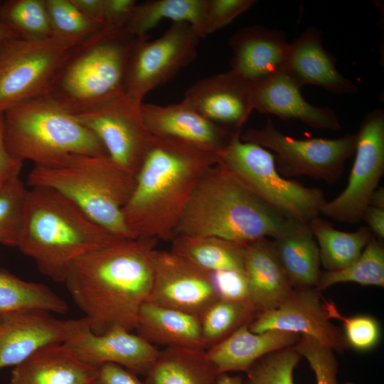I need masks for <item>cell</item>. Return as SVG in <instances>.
I'll return each mask as SVG.
<instances>
[{
	"mask_svg": "<svg viewBox=\"0 0 384 384\" xmlns=\"http://www.w3.org/2000/svg\"><path fill=\"white\" fill-rule=\"evenodd\" d=\"M154 239H118L78 257L65 283L97 335L135 329L152 285Z\"/></svg>",
	"mask_w": 384,
	"mask_h": 384,
	"instance_id": "obj_1",
	"label": "cell"
},
{
	"mask_svg": "<svg viewBox=\"0 0 384 384\" xmlns=\"http://www.w3.org/2000/svg\"><path fill=\"white\" fill-rule=\"evenodd\" d=\"M218 161L215 153L152 136L123 209L134 238L173 240L196 186Z\"/></svg>",
	"mask_w": 384,
	"mask_h": 384,
	"instance_id": "obj_2",
	"label": "cell"
},
{
	"mask_svg": "<svg viewBox=\"0 0 384 384\" xmlns=\"http://www.w3.org/2000/svg\"><path fill=\"white\" fill-rule=\"evenodd\" d=\"M118 239L58 191L28 188L17 247L52 280L63 283L75 260Z\"/></svg>",
	"mask_w": 384,
	"mask_h": 384,
	"instance_id": "obj_3",
	"label": "cell"
},
{
	"mask_svg": "<svg viewBox=\"0 0 384 384\" xmlns=\"http://www.w3.org/2000/svg\"><path fill=\"white\" fill-rule=\"evenodd\" d=\"M137 38L124 28H102L78 42L67 53L43 97L78 115L124 95Z\"/></svg>",
	"mask_w": 384,
	"mask_h": 384,
	"instance_id": "obj_4",
	"label": "cell"
},
{
	"mask_svg": "<svg viewBox=\"0 0 384 384\" xmlns=\"http://www.w3.org/2000/svg\"><path fill=\"white\" fill-rule=\"evenodd\" d=\"M285 220L252 194L218 160L196 186L174 237L210 235L248 243L274 238Z\"/></svg>",
	"mask_w": 384,
	"mask_h": 384,
	"instance_id": "obj_5",
	"label": "cell"
},
{
	"mask_svg": "<svg viewBox=\"0 0 384 384\" xmlns=\"http://www.w3.org/2000/svg\"><path fill=\"white\" fill-rule=\"evenodd\" d=\"M27 183L61 193L116 238L134 239L124 223L123 209L133 192L135 176L107 155H73L55 167L34 166Z\"/></svg>",
	"mask_w": 384,
	"mask_h": 384,
	"instance_id": "obj_6",
	"label": "cell"
},
{
	"mask_svg": "<svg viewBox=\"0 0 384 384\" xmlns=\"http://www.w3.org/2000/svg\"><path fill=\"white\" fill-rule=\"evenodd\" d=\"M2 116L8 150L35 167H55L73 155H107L88 128L44 97L19 103Z\"/></svg>",
	"mask_w": 384,
	"mask_h": 384,
	"instance_id": "obj_7",
	"label": "cell"
},
{
	"mask_svg": "<svg viewBox=\"0 0 384 384\" xmlns=\"http://www.w3.org/2000/svg\"><path fill=\"white\" fill-rule=\"evenodd\" d=\"M235 134L216 155L258 199L287 220L309 223L326 201L323 191L282 176L269 150Z\"/></svg>",
	"mask_w": 384,
	"mask_h": 384,
	"instance_id": "obj_8",
	"label": "cell"
},
{
	"mask_svg": "<svg viewBox=\"0 0 384 384\" xmlns=\"http://www.w3.org/2000/svg\"><path fill=\"white\" fill-rule=\"evenodd\" d=\"M78 42L55 34L43 40L18 37L3 42L0 114L19 103L43 97L67 53Z\"/></svg>",
	"mask_w": 384,
	"mask_h": 384,
	"instance_id": "obj_9",
	"label": "cell"
},
{
	"mask_svg": "<svg viewBox=\"0 0 384 384\" xmlns=\"http://www.w3.org/2000/svg\"><path fill=\"white\" fill-rule=\"evenodd\" d=\"M240 139L274 152L280 174L306 176L328 183L341 176L356 144V134L335 139L294 138L279 131L269 118L262 128L249 129L240 134Z\"/></svg>",
	"mask_w": 384,
	"mask_h": 384,
	"instance_id": "obj_10",
	"label": "cell"
},
{
	"mask_svg": "<svg viewBox=\"0 0 384 384\" xmlns=\"http://www.w3.org/2000/svg\"><path fill=\"white\" fill-rule=\"evenodd\" d=\"M201 37L186 22L172 23L159 38H137L129 59L125 96L142 104L152 90L167 82L197 56Z\"/></svg>",
	"mask_w": 384,
	"mask_h": 384,
	"instance_id": "obj_11",
	"label": "cell"
},
{
	"mask_svg": "<svg viewBox=\"0 0 384 384\" xmlns=\"http://www.w3.org/2000/svg\"><path fill=\"white\" fill-rule=\"evenodd\" d=\"M356 134L355 159L348 183L335 198L326 201L321 213L338 222L362 220L384 172V112L375 109L363 118Z\"/></svg>",
	"mask_w": 384,
	"mask_h": 384,
	"instance_id": "obj_12",
	"label": "cell"
},
{
	"mask_svg": "<svg viewBox=\"0 0 384 384\" xmlns=\"http://www.w3.org/2000/svg\"><path fill=\"white\" fill-rule=\"evenodd\" d=\"M141 106L124 95L98 109L74 115L99 139L107 156L135 177L152 137Z\"/></svg>",
	"mask_w": 384,
	"mask_h": 384,
	"instance_id": "obj_13",
	"label": "cell"
},
{
	"mask_svg": "<svg viewBox=\"0 0 384 384\" xmlns=\"http://www.w3.org/2000/svg\"><path fill=\"white\" fill-rule=\"evenodd\" d=\"M152 285L147 302L198 319L219 298L212 272L173 252L154 249Z\"/></svg>",
	"mask_w": 384,
	"mask_h": 384,
	"instance_id": "obj_14",
	"label": "cell"
},
{
	"mask_svg": "<svg viewBox=\"0 0 384 384\" xmlns=\"http://www.w3.org/2000/svg\"><path fill=\"white\" fill-rule=\"evenodd\" d=\"M90 328L85 318L59 319L51 312L24 309L0 315V370L15 367L41 347L65 343Z\"/></svg>",
	"mask_w": 384,
	"mask_h": 384,
	"instance_id": "obj_15",
	"label": "cell"
},
{
	"mask_svg": "<svg viewBox=\"0 0 384 384\" xmlns=\"http://www.w3.org/2000/svg\"><path fill=\"white\" fill-rule=\"evenodd\" d=\"M254 333L280 330L311 336L336 352L348 348L343 331L329 318L320 291L295 288L277 308L256 314L249 324Z\"/></svg>",
	"mask_w": 384,
	"mask_h": 384,
	"instance_id": "obj_16",
	"label": "cell"
},
{
	"mask_svg": "<svg viewBox=\"0 0 384 384\" xmlns=\"http://www.w3.org/2000/svg\"><path fill=\"white\" fill-rule=\"evenodd\" d=\"M252 83L230 70L201 79L183 101L212 122L241 132L253 111Z\"/></svg>",
	"mask_w": 384,
	"mask_h": 384,
	"instance_id": "obj_17",
	"label": "cell"
},
{
	"mask_svg": "<svg viewBox=\"0 0 384 384\" xmlns=\"http://www.w3.org/2000/svg\"><path fill=\"white\" fill-rule=\"evenodd\" d=\"M63 343L72 355L87 365L96 368L104 363H114L144 376L159 352L139 335L122 328L100 335L87 328Z\"/></svg>",
	"mask_w": 384,
	"mask_h": 384,
	"instance_id": "obj_18",
	"label": "cell"
},
{
	"mask_svg": "<svg viewBox=\"0 0 384 384\" xmlns=\"http://www.w3.org/2000/svg\"><path fill=\"white\" fill-rule=\"evenodd\" d=\"M141 112L152 136L178 140L215 154L241 132L212 122L183 100L167 105L143 102Z\"/></svg>",
	"mask_w": 384,
	"mask_h": 384,
	"instance_id": "obj_19",
	"label": "cell"
},
{
	"mask_svg": "<svg viewBox=\"0 0 384 384\" xmlns=\"http://www.w3.org/2000/svg\"><path fill=\"white\" fill-rule=\"evenodd\" d=\"M301 89L284 72L252 83L253 110L283 119H299L315 129L339 130L341 124L334 110L310 104L302 96Z\"/></svg>",
	"mask_w": 384,
	"mask_h": 384,
	"instance_id": "obj_20",
	"label": "cell"
},
{
	"mask_svg": "<svg viewBox=\"0 0 384 384\" xmlns=\"http://www.w3.org/2000/svg\"><path fill=\"white\" fill-rule=\"evenodd\" d=\"M289 43L283 31L246 26L229 40L231 70L255 83L283 72Z\"/></svg>",
	"mask_w": 384,
	"mask_h": 384,
	"instance_id": "obj_21",
	"label": "cell"
},
{
	"mask_svg": "<svg viewBox=\"0 0 384 384\" xmlns=\"http://www.w3.org/2000/svg\"><path fill=\"white\" fill-rule=\"evenodd\" d=\"M332 54L322 44L320 31L309 27L289 43L283 72L302 87L312 85L335 94H355L356 85L343 76Z\"/></svg>",
	"mask_w": 384,
	"mask_h": 384,
	"instance_id": "obj_22",
	"label": "cell"
},
{
	"mask_svg": "<svg viewBox=\"0 0 384 384\" xmlns=\"http://www.w3.org/2000/svg\"><path fill=\"white\" fill-rule=\"evenodd\" d=\"M300 337L298 334L280 330L254 333L247 324L206 352L218 374L246 373L261 358L293 346Z\"/></svg>",
	"mask_w": 384,
	"mask_h": 384,
	"instance_id": "obj_23",
	"label": "cell"
},
{
	"mask_svg": "<svg viewBox=\"0 0 384 384\" xmlns=\"http://www.w3.org/2000/svg\"><path fill=\"white\" fill-rule=\"evenodd\" d=\"M244 273L257 314L279 306L294 289L267 238L247 243Z\"/></svg>",
	"mask_w": 384,
	"mask_h": 384,
	"instance_id": "obj_24",
	"label": "cell"
},
{
	"mask_svg": "<svg viewBox=\"0 0 384 384\" xmlns=\"http://www.w3.org/2000/svg\"><path fill=\"white\" fill-rule=\"evenodd\" d=\"M96 368L76 358L63 343L44 346L11 371V384H94Z\"/></svg>",
	"mask_w": 384,
	"mask_h": 384,
	"instance_id": "obj_25",
	"label": "cell"
},
{
	"mask_svg": "<svg viewBox=\"0 0 384 384\" xmlns=\"http://www.w3.org/2000/svg\"><path fill=\"white\" fill-rule=\"evenodd\" d=\"M272 241L293 288H316L321 273V261L309 223L286 219Z\"/></svg>",
	"mask_w": 384,
	"mask_h": 384,
	"instance_id": "obj_26",
	"label": "cell"
},
{
	"mask_svg": "<svg viewBox=\"0 0 384 384\" xmlns=\"http://www.w3.org/2000/svg\"><path fill=\"white\" fill-rule=\"evenodd\" d=\"M135 330L153 345L205 350L199 319L178 310L146 302L139 312Z\"/></svg>",
	"mask_w": 384,
	"mask_h": 384,
	"instance_id": "obj_27",
	"label": "cell"
},
{
	"mask_svg": "<svg viewBox=\"0 0 384 384\" xmlns=\"http://www.w3.org/2000/svg\"><path fill=\"white\" fill-rule=\"evenodd\" d=\"M218 370L206 350L169 346L159 351L145 384H214Z\"/></svg>",
	"mask_w": 384,
	"mask_h": 384,
	"instance_id": "obj_28",
	"label": "cell"
},
{
	"mask_svg": "<svg viewBox=\"0 0 384 384\" xmlns=\"http://www.w3.org/2000/svg\"><path fill=\"white\" fill-rule=\"evenodd\" d=\"M171 251L210 272H244L247 243L210 235H178Z\"/></svg>",
	"mask_w": 384,
	"mask_h": 384,
	"instance_id": "obj_29",
	"label": "cell"
},
{
	"mask_svg": "<svg viewBox=\"0 0 384 384\" xmlns=\"http://www.w3.org/2000/svg\"><path fill=\"white\" fill-rule=\"evenodd\" d=\"M207 0H156L137 4L124 30L136 38L147 33L163 20L191 24L201 38Z\"/></svg>",
	"mask_w": 384,
	"mask_h": 384,
	"instance_id": "obj_30",
	"label": "cell"
},
{
	"mask_svg": "<svg viewBox=\"0 0 384 384\" xmlns=\"http://www.w3.org/2000/svg\"><path fill=\"white\" fill-rule=\"evenodd\" d=\"M309 225L319 247L321 264L326 271H338L351 265L373 236L367 226L355 232H343L319 217Z\"/></svg>",
	"mask_w": 384,
	"mask_h": 384,
	"instance_id": "obj_31",
	"label": "cell"
},
{
	"mask_svg": "<svg viewBox=\"0 0 384 384\" xmlns=\"http://www.w3.org/2000/svg\"><path fill=\"white\" fill-rule=\"evenodd\" d=\"M66 302L41 283L25 281L0 268V315L24 309L64 314Z\"/></svg>",
	"mask_w": 384,
	"mask_h": 384,
	"instance_id": "obj_32",
	"label": "cell"
},
{
	"mask_svg": "<svg viewBox=\"0 0 384 384\" xmlns=\"http://www.w3.org/2000/svg\"><path fill=\"white\" fill-rule=\"evenodd\" d=\"M257 312L250 302L218 299L199 318L205 350L250 324Z\"/></svg>",
	"mask_w": 384,
	"mask_h": 384,
	"instance_id": "obj_33",
	"label": "cell"
},
{
	"mask_svg": "<svg viewBox=\"0 0 384 384\" xmlns=\"http://www.w3.org/2000/svg\"><path fill=\"white\" fill-rule=\"evenodd\" d=\"M361 285L384 286V245L383 241L372 237L359 257L347 267L338 271L321 273L316 288L319 291L342 282Z\"/></svg>",
	"mask_w": 384,
	"mask_h": 384,
	"instance_id": "obj_34",
	"label": "cell"
},
{
	"mask_svg": "<svg viewBox=\"0 0 384 384\" xmlns=\"http://www.w3.org/2000/svg\"><path fill=\"white\" fill-rule=\"evenodd\" d=\"M0 20L23 39L43 40L55 35L45 0L1 1Z\"/></svg>",
	"mask_w": 384,
	"mask_h": 384,
	"instance_id": "obj_35",
	"label": "cell"
},
{
	"mask_svg": "<svg viewBox=\"0 0 384 384\" xmlns=\"http://www.w3.org/2000/svg\"><path fill=\"white\" fill-rule=\"evenodd\" d=\"M28 190L20 178L0 186V244L17 247L21 234Z\"/></svg>",
	"mask_w": 384,
	"mask_h": 384,
	"instance_id": "obj_36",
	"label": "cell"
},
{
	"mask_svg": "<svg viewBox=\"0 0 384 384\" xmlns=\"http://www.w3.org/2000/svg\"><path fill=\"white\" fill-rule=\"evenodd\" d=\"M301 358L292 347L266 355L245 373L242 384H294L293 374Z\"/></svg>",
	"mask_w": 384,
	"mask_h": 384,
	"instance_id": "obj_37",
	"label": "cell"
},
{
	"mask_svg": "<svg viewBox=\"0 0 384 384\" xmlns=\"http://www.w3.org/2000/svg\"><path fill=\"white\" fill-rule=\"evenodd\" d=\"M45 2L55 35L80 41L102 28L87 18L72 0H45Z\"/></svg>",
	"mask_w": 384,
	"mask_h": 384,
	"instance_id": "obj_38",
	"label": "cell"
},
{
	"mask_svg": "<svg viewBox=\"0 0 384 384\" xmlns=\"http://www.w3.org/2000/svg\"><path fill=\"white\" fill-rule=\"evenodd\" d=\"M324 304L331 319H336L342 321V331L348 347L358 351H368L378 345L381 336V329L376 319L367 315L345 316L333 302L324 299Z\"/></svg>",
	"mask_w": 384,
	"mask_h": 384,
	"instance_id": "obj_39",
	"label": "cell"
},
{
	"mask_svg": "<svg viewBox=\"0 0 384 384\" xmlns=\"http://www.w3.org/2000/svg\"><path fill=\"white\" fill-rule=\"evenodd\" d=\"M292 347L307 360L315 374L316 384H338V361L334 350L305 335H302Z\"/></svg>",
	"mask_w": 384,
	"mask_h": 384,
	"instance_id": "obj_40",
	"label": "cell"
},
{
	"mask_svg": "<svg viewBox=\"0 0 384 384\" xmlns=\"http://www.w3.org/2000/svg\"><path fill=\"white\" fill-rule=\"evenodd\" d=\"M255 3V0H207L203 38L225 28Z\"/></svg>",
	"mask_w": 384,
	"mask_h": 384,
	"instance_id": "obj_41",
	"label": "cell"
},
{
	"mask_svg": "<svg viewBox=\"0 0 384 384\" xmlns=\"http://www.w3.org/2000/svg\"><path fill=\"white\" fill-rule=\"evenodd\" d=\"M212 275L219 299L250 302L248 287L244 272L218 271L212 272Z\"/></svg>",
	"mask_w": 384,
	"mask_h": 384,
	"instance_id": "obj_42",
	"label": "cell"
},
{
	"mask_svg": "<svg viewBox=\"0 0 384 384\" xmlns=\"http://www.w3.org/2000/svg\"><path fill=\"white\" fill-rule=\"evenodd\" d=\"M137 4L134 0H105L103 28H124Z\"/></svg>",
	"mask_w": 384,
	"mask_h": 384,
	"instance_id": "obj_43",
	"label": "cell"
},
{
	"mask_svg": "<svg viewBox=\"0 0 384 384\" xmlns=\"http://www.w3.org/2000/svg\"><path fill=\"white\" fill-rule=\"evenodd\" d=\"M94 384H145L137 375L114 363H104L96 367Z\"/></svg>",
	"mask_w": 384,
	"mask_h": 384,
	"instance_id": "obj_44",
	"label": "cell"
},
{
	"mask_svg": "<svg viewBox=\"0 0 384 384\" xmlns=\"http://www.w3.org/2000/svg\"><path fill=\"white\" fill-rule=\"evenodd\" d=\"M23 162L8 150L4 137L3 116L0 114V186L8 180L20 176Z\"/></svg>",
	"mask_w": 384,
	"mask_h": 384,
	"instance_id": "obj_45",
	"label": "cell"
},
{
	"mask_svg": "<svg viewBox=\"0 0 384 384\" xmlns=\"http://www.w3.org/2000/svg\"><path fill=\"white\" fill-rule=\"evenodd\" d=\"M362 220H365L373 235L383 241L384 238V208L369 206L365 210Z\"/></svg>",
	"mask_w": 384,
	"mask_h": 384,
	"instance_id": "obj_46",
	"label": "cell"
},
{
	"mask_svg": "<svg viewBox=\"0 0 384 384\" xmlns=\"http://www.w3.org/2000/svg\"><path fill=\"white\" fill-rule=\"evenodd\" d=\"M72 1L87 18L103 28L105 0H72Z\"/></svg>",
	"mask_w": 384,
	"mask_h": 384,
	"instance_id": "obj_47",
	"label": "cell"
},
{
	"mask_svg": "<svg viewBox=\"0 0 384 384\" xmlns=\"http://www.w3.org/2000/svg\"><path fill=\"white\" fill-rule=\"evenodd\" d=\"M370 206L384 208V188L383 186H378L372 193Z\"/></svg>",
	"mask_w": 384,
	"mask_h": 384,
	"instance_id": "obj_48",
	"label": "cell"
},
{
	"mask_svg": "<svg viewBox=\"0 0 384 384\" xmlns=\"http://www.w3.org/2000/svg\"><path fill=\"white\" fill-rule=\"evenodd\" d=\"M243 378L240 375H230L228 373L219 374L214 384H242Z\"/></svg>",
	"mask_w": 384,
	"mask_h": 384,
	"instance_id": "obj_49",
	"label": "cell"
},
{
	"mask_svg": "<svg viewBox=\"0 0 384 384\" xmlns=\"http://www.w3.org/2000/svg\"><path fill=\"white\" fill-rule=\"evenodd\" d=\"M1 3V1H0V5ZM13 38H18V36L0 20V45L5 41Z\"/></svg>",
	"mask_w": 384,
	"mask_h": 384,
	"instance_id": "obj_50",
	"label": "cell"
},
{
	"mask_svg": "<svg viewBox=\"0 0 384 384\" xmlns=\"http://www.w3.org/2000/svg\"><path fill=\"white\" fill-rule=\"evenodd\" d=\"M344 384H356V383H351V382H348V383H346Z\"/></svg>",
	"mask_w": 384,
	"mask_h": 384,
	"instance_id": "obj_51",
	"label": "cell"
}]
</instances>
